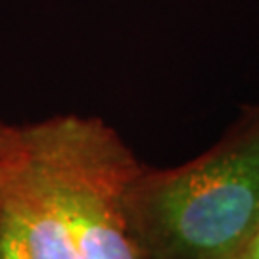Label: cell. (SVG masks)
I'll list each match as a JSON object with an SVG mask.
<instances>
[{"instance_id": "cell-1", "label": "cell", "mask_w": 259, "mask_h": 259, "mask_svg": "<svg viewBox=\"0 0 259 259\" xmlns=\"http://www.w3.org/2000/svg\"><path fill=\"white\" fill-rule=\"evenodd\" d=\"M129 209L150 259H238L259 231V108L185 165L142 167Z\"/></svg>"}, {"instance_id": "cell-2", "label": "cell", "mask_w": 259, "mask_h": 259, "mask_svg": "<svg viewBox=\"0 0 259 259\" xmlns=\"http://www.w3.org/2000/svg\"><path fill=\"white\" fill-rule=\"evenodd\" d=\"M29 152L54 181L81 259H150L129 209L142 165L121 137L96 117L58 115L23 125Z\"/></svg>"}, {"instance_id": "cell-3", "label": "cell", "mask_w": 259, "mask_h": 259, "mask_svg": "<svg viewBox=\"0 0 259 259\" xmlns=\"http://www.w3.org/2000/svg\"><path fill=\"white\" fill-rule=\"evenodd\" d=\"M0 259H81L58 188L29 146L0 183Z\"/></svg>"}, {"instance_id": "cell-4", "label": "cell", "mask_w": 259, "mask_h": 259, "mask_svg": "<svg viewBox=\"0 0 259 259\" xmlns=\"http://www.w3.org/2000/svg\"><path fill=\"white\" fill-rule=\"evenodd\" d=\"M27 157L23 125H12L0 117V183L6 181Z\"/></svg>"}, {"instance_id": "cell-5", "label": "cell", "mask_w": 259, "mask_h": 259, "mask_svg": "<svg viewBox=\"0 0 259 259\" xmlns=\"http://www.w3.org/2000/svg\"><path fill=\"white\" fill-rule=\"evenodd\" d=\"M238 259H259V231H257V234L251 238V242L248 244V248L242 251V255Z\"/></svg>"}]
</instances>
